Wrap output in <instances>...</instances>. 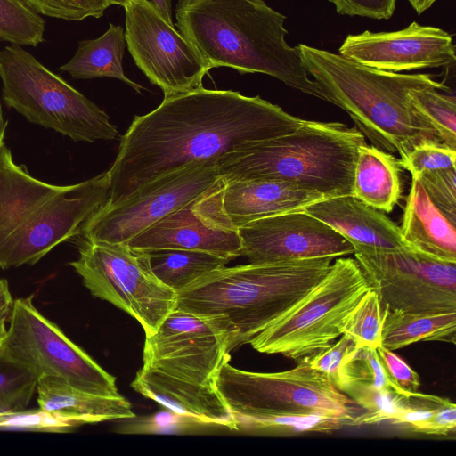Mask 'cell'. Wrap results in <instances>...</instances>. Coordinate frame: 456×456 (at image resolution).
Here are the masks:
<instances>
[{"instance_id": "1", "label": "cell", "mask_w": 456, "mask_h": 456, "mask_svg": "<svg viewBox=\"0 0 456 456\" xmlns=\"http://www.w3.org/2000/svg\"><path fill=\"white\" fill-rule=\"evenodd\" d=\"M304 119L260 96L198 89L170 96L135 116L122 135L109 170L103 206L128 198L153 179L194 162L223 155L296 130Z\"/></svg>"}, {"instance_id": "2", "label": "cell", "mask_w": 456, "mask_h": 456, "mask_svg": "<svg viewBox=\"0 0 456 456\" xmlns=\"http://www.w3.org/2000/svg\"><path fill=\"white\" fill-rule=\"evenodd\" d=\"M333 259L224 265L177 293L175 309L205 320L231 353L297 305L322 280Z\"/></svg>"}, {"instance_id": "3", "label": "cell", "mask_w": 456, "mask_h": 456, "mask_svg": "<svg viewBox=\"0 0 456 456\" xmlns=\"http://www.w3.org/2000/svg\"><path fill=\"white\" fill-rule=\"evenodd\" d=\"M175 26L210 69L271 76L304 94L326 96L285 39L286 16L264 0H179Z\"/></svg>"}, {"instance_id": "4", "label": "cell", "mask_w": 456, "mask_h": 456, "mask_svg": "<svg viewBox=\"0 0 456 456\" xmlns=\"http://www.w3.org/2000/svg\"><path fill=\"white\" fill-rule=\"evenodd\" d=\"M295 47L327 101L344 110L373 146L402 157L422 141L442 142L409 97L416 89L447 91L433 75L387 71L305 44Z\"/></svg>"}, {"instance_id": "5", "label": "cell", "mask_w": 456, "mask_h": 456, "mask_svg": "<svg viewBox=\"0 0 456 456\" xmlns=\"http://www.w3.org/2000/svg\"><path fill=\"white\" fill-rule=\"evenodd\" d=\"M230 359L222 336L205 320L174 309L145 336L142 366L131 387L175 412L238 430L216 385Z\"/></svg>"}, {"instance_id": "6", "label": "cell", "mask_w": 456, "mask_h": 456, "mask_svg": "<svg viewBox=\"0 0 456 456\" xmlns=\"http://www.w3.org/2000/svg\"><path fill=\"white\" fill-rule=\"evenodd\" d=\"M108 172L71 185L33 177L0 149V267L34 265L53 248L81 233L107 201Z\"/></svg>"}, {"instance_id": "7", "label": "cell", "mask_w": 456, "mask_h": 456, "mask_svg": "<svg viewBox=\"0 0 456 456\" xmlns=\"http://www.w3.org/2000/svg\"><path fill=\"white\" fill-rule=\"evenodd\" d=\"M365 136L340 122L305 120L294 131L217 159L224 179H269L326 198L354 195V167Z\"/></svg>"}, {"instance_id": "8", "label": "cell", "mask_w": 456, "mask_h": 456, "mask_svg": "<svg viewBox=\"0 0 456 456\" xmlns=\"http://www.w3.org/2000/svg\"><path fill=\"white\" fill-rule=\"evenodd\" d=\"M216 385L239 426L272 415H321L355 426L363 412L322 372L311 368L308 357L279 372L242 370L225 362Z\"/></svg>"}, {"instance_id": "9", "label": "cell", "mask_w": 456, "mask_h": 456, "mask_svg": "<svg viewBox=\"0 0 456 456\" xmlns=\"http://www.w3.org/2000/svg\"><path fill=\"white\" fill-rule=\"evenodd\" d=\"M3 99L29 122L75 142L115 140L110 116L21 46L0 50Z\"/></svg>"}, {"instance_id": "10", "label": "cell", "mask_w": 456, "mask_h": 456, "mask_svg": "<svg viewBox=\"0 0 456 456\" xmlns=\"http://www.w3.org/2000/svg\"><path fill=\"white\" fill-rule=\"evenodd\" d=\"M370 285L358 262L339 257L297 305L248 344L265 354L299 361L330 346Z\"/></svg>"}, {"instance_id": "11", "label": "cell", "mask_w": 456, "mask_h": 456, "mask_svg": "<svg viewBox=\"0 0 456 456\" xmlns=\"http://www.w3.org/2000/svg\"><path fill=\"white\" fill-rule=\"evenodd\" d=\"M69 265L93 296L134 317L145 336L153 334L175 309L176 293L156 278L143 251L83 239L79 257Z\"/></svg>"}, {"instance_id": "12", "label": "cell", "mask_w": 456, "mask_h": 456, "mask_svg": "<svg viewBox=\"0 0 456 456\" xmlns=\"http://www.w3.org/2000/svg\"><path fill=\"white\" fill-rule=\"evenodd\" d=\"M32 297L14 300L0 352L25 366L37 379L57 378L86 393L119 396L115 377L45 318L34 305Z\"/></svg>"}, {"instance_id": "13", "label": "cell", "mask_w": 456, "mask_h": 456, "mask_svg": "<svg viewBox=\"0 0 456 456\" xmlns=\"http://www.w3.org/2000/svg\"><path fill=\"white\" fill-rule=\"evenodd\" d=\"M353 247L355 260L378 293L381 308L408 313L456 311V262L414 248Z\"/></svg>"}, {"instance_id": "14", "label": "cell", "mask_w": 456, "mask_h": 456, "mask_svg": "<svg viewBox=\"0 0 456 456\" xmlns=\"http://www.w3.org/2000/svg\"><path fill=\"white\" fill-rule=\"evenodd\" d=\"M216 162L185 165L117 204L102 206L84 224L80 234L90 242L126 244L212 187L221 178Z\"/></svg>"}, {"instance_id": "15", "label": "cell", "mask_w": 456, "mask_h": 456, "mask_svg": "<svg viewBox=\"0 0 456 456\" xmlns=\"http://www.w3.org/2000/svg\"><path fill=\"white\" fill-rule=\"evenodd\" d=\"M125 39L137 67L165 96L202 87L211 69L194 45L148 0L125 6Z\"/></svg>"}, {"instance_id": "16", "label": "cell", "mask_w": 456, "mask_h": 456, "mask_svg": "<svg viewBox=\"0 0 456 456\" xmlns=\"http://www.w3.org/2000/svg\"><path fill=\"white\" fill-rule=\"evenodd\" d=\"M238 232L249 263L336 258L354 252L345 237L304 209L255 220Z\"/></svg>"}, {"instance_id": "17", "label": "cell", "mask_w": 456, "mask_h": 456, "mask_svg": "<svg viewBox=\"0 0 456 456\" xmlns=\"http://www.w3.org/2000/svg\"><path fill=\"white\" fill-rule=\"evenodd\" d=\"M220 179L204 193L126 244L141 251L160 248L204 251L228 261L241 256L242 243L238 229L224 222L220 211Z\"/></svg>"}, {"instance_id": "18", "label": "cell", "mask_w": 456, "mask_h": 456, "mask_svg": "<svg viewBox=\"0 0 456 456\" xmlns=\"http://www.w3.org/2000/svg\"><path fill=\"white\" fill-rule=\"evenodd\" d=\"M338 54L370 68L403 72L451 67L456 61L452 36L442 28L413 21L391 32L348 35Z\"/></svg>"}, {"instance_id": "19", "label": "cell", "mask_w": 456, "mask_h": 456, "mask_svg": "<svg viewBox=\"0 0 456 456\" xmlns=\"http://www.w3.org/2000/svg\"><path fill=\"white\" fill-rule=\"evenodd\" d=\"M325 198L321 193L269 179L221 177L219 186L221 213L235 229L263 217L304 209Z\"/></svg>"}, {"instance_id": "20", "label": "cell", "mask_w": 456, "mask_h": 456, "mask_svg": "<svg viewBox=\"0 0 456 456\" xmlns=\"http://www.w3.org/2000/svg\"><path fill=\"white\" fill-rule=\"evenodd\" d=\"M304 210L336 230L353 246L379 249L412 248L403 238L400 226L354 195L325 198Z\"/></svg>"}, {"instance_id": "21", "label": "cell", "mask_w": 456, "mask_h": 456, "mask_svg": "<svg viewBox=\"0 0 456 456\" xmlns=\"http://www.w3.org/2000/svg\"><path fill=\"white\" fill-rule=\"evenodd\" d=\"M39 408L72 421L77 427L134 417L131 403L122 395L101 396L77 389L52 377L37 379Z\"/></svg>"}, {"instance_id": "22", "label": "cell", "mask_w": 456, "mask_h": 456, "mask_svg": "<svg viewBox=\"0 0 456 456\" xmlns=\"http://www.w3.org/2000/svg\"><path fill=\"white\" fill-rule=\"evenodd\" d=\"M455 225L434 205L420 181L411 177L400 226L405 240L421 252L456 262Z\"/></svg>"}, {"instance_id": "23", "label": "cell", "mask_w": 456, "mask_h": 456, "mask_svg": "<svg viewBox=\"0 0 456 456\" xmlns=\"http://www.w3.org/2000/svg\"><path fill=\"white\" fill-rule=\"evenodd\" d=\"M402 194L399 159L373 145H361L354 167V196L374 208L389 213Z\"/></svg>"}, {"instance_id": "24", "label": "cell", "mask_w": 456, "mask_h": 456, "mask_svg": "<svg viewBox=\"0 0 456 456\" xmlns=\"http://www.w3.org/2000/svg\"><path fill=\"white\" fill-rule=\"evenodd\" d=\"M125 45L124 28L110 23L108 30L100 37L80 41L74 56L59 69L78 79L117 78L140 93L143 87L124 73Z\"/></svg>"}, {"instance_id": "25", "label": "cell", "mask_w": 456, "mask_h": 456, "mask_svg": "<svg viewBox=\"0 0 456 456\" xmlns=\"http://www.w3.org/2000/svg\"><path fill=\"white\" fill-rule=\"evenodd\" d=\"M381 346L394 351L419 341L456 342V311L408 313L381 308Z\"/></svg>"}, {"instance_id": "26", "label": "cell", "mask_w": 456, "mask_h": 456, "mask_svg": "<svg viewBox=\"0 0 456 456\" xmlns=\"http://www.w3.org/2000/svg\"><path fill=\"white\" fill-rule=\"evenodd\" d=\"M143 252L156 278L176 294L229 262L216 255L198 250L160 248Z\"/></svg>"}, {"instance_id": "27", "label": "cell", "mask_w": 456, "mask_h": 456, "mask_svg": "<svg viewBox=\"0 0 456 456\" xmlns=\"http://www.w3.org/2000/svg\"><path fill=\"white\" fill-rule=\"evenodd\" d=\"M390 423L415 433L449 436L456 428V405L448 398L417 391L403 396Z\"/></svg>"}, {"instance_id": "28", "label": "cell", "mask_w": 456, "mask_h": 456, "mask_svg": "<svg viewBox=\"0 0 456 456\" xmlns=\"http://www.w3.org/2000/svg\"><path fill=\"white\" fill-rule=\"evenodd\" d=\"M115 431L126 435H188L224 428L215 423L165 408L155 413L118 419Z\"/></svg>"}, {"instance_id": "29", "label": "cell", "mask_w": 456, "mask_h": 456, "mask_svg": "<svg viewBox=\"0 0 456 456\" xmlns=\"http://www.w3.org/2000/svg\"><path fill=\"white\" fill-rule=\"evenodd\" d=\"M45 20L20 0H0V40L37 46L44 41Z\"/></svg>"}, {"instance_id": "30", "label": "cell", "mask_w": 456, "mask_h": 456, "mask_svg": "<svg viewBox=\"0 0 456 456\" xmlns=\"http://www.w3.org/2000/svg\"><path fill=\"white\" fill-rule=\"evenodd\" d=\"M413 106L430 122L443 142L456 150V102L454 95L435 88L412 90Z\"/></svg>"}, {"instance_id": "31", "label": "cell", "mask_w": 456, "mask_h": 456, "mask_svg": "<svg viewBox=\"0 0 456 456\" xmlns=\"http://www.w3.org/2000/svg\"><path fill=\"white\" fill-rule=\"evenodd\" d=\"M382 314L378 293L370 288L342 326V334L350 337L356 346L377 349L381 346Z\"/></svg>"}, {"instance_id": "32", "label": "cell", "mask_w": 456, "mask_h": 456, "mask_svg": "<svg viewBox=\"0 0 456 456\" xmlns=\"http://www.w3.org/2000/svg\"><path fill=\"white\" fill-rule=\"evenodd\" d=\"M37 384L33 372L0 352V413L27 409Z\"/></svg>"}, {"instance_id": "33", "label": "cell", "mask_w": 456, "mask_h": 456, "mask_svg": "<svg viewBox=\"0 0 456 456\" xmlns=\"http://www.w3.org/2000/svg\"><path fill=\"white\" fill-rule=\"evenodd\" d=\"M347 384L371 385L397 391L383 369L377 349L369 346H355L345 358L338 389L341 390Z\"/></svg>"}, {"instance_id": "34", "label": "cell", "mask_w": 456, "mask_h": 456, "mask_svg": "<svg viewBox=\"0 0 456 456\" xmlns=\"http://www.w3.org/2000/svg\"><path fill=\"white\" fill-rule=\"evenodd\" d=\"M345 426L338 419L321 415H272L248 420L239 426L255 431L281 434L326 433Z\"/></svg>"}, {"instance_id": "35", "label": "cell", "mask_w": 456, "mask_h": 456, "mask_svg": "<svg viewBox=\"0 0 456 456\" xmlns=\"http://www.w3.org/2000/svg\"><path fill=\"white\" fill-rule=\"evenodd\" d=\"M456 150L440 141L425 140L415 144L399 159L411 177L424 171L455 167Z\"/></svg>"}, {"instance_id": "36", "label": "cell", "mask_w": 456, "mask_h": 456, "mask_svg": "<svg viewBox=\"0 0 456 456\" xmlns=\"http://www.w3.org/2000/svg\"><path fill=\"white\" fill-rule=\"evenodd\" d=\"M40 15L68 21L100 18L116 0H20Z\"/></svg>"}, {"instance_id": "37", "label": "cell", "mask_w": 456, "mask_h": 456, "mask_svg": "<svg viewBox=\"0 0 456 456\" xmlns=\"http://www.w3.org/2000/svg\"><path fill=\"white\" fill-rule=\"evenodd\" d=\"M418 178L434 205L456 224V167L424 171Z\"/></svg>"}, {"instance_id": "38", "label": "cell", "mask_w": 456, "mask_h": 456, "mask_svg": "<svg viewBox=\"0 0 456 456\" xmlns=\"http://www.w3.org/2000/svg\"><path fill=\"white\" fill-rule=\"evenodd\" d=\"M77 426L41 408L0 413V430L69 432Z\"/></svg>"}, {"instance_id": "39", "label": "cell", "mask_w": 456, "mask_h": 456, "mask_svg": "<svg viewBox=\"0 0 456 456\" xmlns=\"http://www.w3.org/2000/svg\"><path fill=\"white\" fill-rule=\"evenodd\" d=\"M356 346L353 339L342 334L339 340L328 348L308 357L311 368L324 374L338 388L340 369L346 355Z\"/></svg>"}, {"instance_id": "40", "label": "cell", "mask_w": 456, "mask_h": 456, "mask_svg": "<svg viewBox=\"0 0 456 456\" xmlns=\"http://www.w3.org/2000/svg\"><path fill=\"white\" fill-rule=\"evenodd\" d=\"M377 353L389 380L399 393L411 395L418 391L420 386L419 374L400 356L383 346L377 348Z\"/></svg>"}, {"instance_id": "41", "label": "cell", "mask_w": 456, "mask_h": 456, "mask_svg": "<svg viewBox=\"0 0 456 456\" xmlns=\"http://www.w3.org/2000/svg\"><path fill=\"white\" fill-rule=\"evenodd\" d=\"M340 15L387 20L395 12L396 0H328Z\"/></svg>"}, {"instance_id": "42", "label": "cell", "mask_w": 456, "mask_h": 456, "mask_svg": "<svg viewBox=\"0 0 456 456\" xmlns=\"http://www.w3.org/2000/svg\"><path fill=\"white\" fill-rule=\"evenodd\" d=\"M14 305L8 281L0 278V344L7 335V322H10Z\"/></svg>"}, {"instance_id": "43", "label": "cell", "mask_w": 456, "mask_h": 456, "mask_svg": "<svg viewBox=\"0 0 456 456\" xmlns=\"http://www.w3.org/2000/svg\"><path fill=\"white\" fill-rule=\"evenodd\" d=\"M162 16L170 23L173 24L171 0H151Z\"/></svg>"}, {"instance_id": "44", "label": "cell", "mask_w": 456, "mask_h": 456, "mask_svg": "<svg viewBox=\"0 0 456 456\" xmlns=\"http://www.w3.org/2000/svg\"><path fill=\"white\" fill-rule=\"evenodd\" d=\"M415 12L420 15L429 9L437 0H407Z\"/></svg>"}, {"instance_id": "45", "label": "cell", "mask_w": 456, "mask_h": 456, "mask_svg": "<svg viewBox=\"0 0 456 456\" xmlns=\"http://www.w3.org/2000/svg\"><path fill=\"white\" fill-rule=\"evenodd\" d=\"M7 124H8V121H6L4 118L2 105L0 102V149H1L2 145L4 143V137H5Z\"/></svg>"}, {"instance_id": "46", "label": "cell", "mask_w": 456, "mask_h": 456, "mask_svg": "<svg viewBox=\"0 0 456 456\" xmlns=\"http://www.w3.org/2000/svg\"><path fill=\"white\" fill-rule=\"evenodd\" d=\"M131 0H116V4L125 6Z\"/></svg>"}]
</instances>
